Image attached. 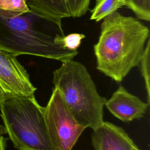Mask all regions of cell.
<instances>
[{
    "label": "cell",
    "instance_id": "6da1fadb",
    "mask_svg": "<svg viewBox=\"0 0 150 150\" xmlns=\"http://www.w3.org/2000/svg\"><path fill=\"white\" fill-rule=\"evenodd\" d=\"M149 29L137 19L117 11L103 19L98 42L94 45L97 69L121 82L139 64Z\"/></svg>",
    "mask_w": 150,
    "mask_h": 150
},
{
    "label": "cell",
    "instance_id": "7a4b0ae2",
    "mask_svg": "<svg viewBox=\"0 0 150 150\" xmlns=\"http://www.w3.org/2000/svg\"><path fill=\"white\" fill-rule=\"evenodd\" d=\"M53 83L76 121L94 129L103 122L107 101L98 93L86 67L73 59L65 60L53 72Z\"/></svg>",
    "mask_w": 150,
    "mask_h": 150
},
{
    "label": "cell",
    "instance_id": "3957f363",
    "mask_svg": "<svg viewBox=\"0 0 150 150\" xmlns=\"http://www.w3.org/2000/svg\"><path fill=\"white\" fill-rule=\"evenodd\" d=\"M6 132L18 150H53L46 125L44 107L35 96L5 93L0 104Z\"/></svg>",
    "mask_w": 150,
    "mask_h": 150
},
{
    "label": "cell",
    "instance_id": "277c9868",
    "mask_svg": "<svg viewBox=\"0 0 150 150\" xmlns=\"http://www.w3.org/2000/svg\"><path fill=\"white\" fill-rule=\"evenodd\" d=\"M44 115L53 150H71L86 128L76 121L56 88L44 107Z\"/></svg>",
    "mask_w": 150,
    "mask_h": 150
},
{
    "label": "cell",
    "instance_id": "5b68a950",
    "mask_svg": "<svg viewBox=\"0 0 150 150\" xmlns=\"http://www.w3.org/2000/svg\"><path fill=\"white\" fill-rule=\"evenodd\" d=\"M0 86L5 93L23 96H35L36 88L31 83L17 56L0 49Z\"/></svg>",
    "mask_w": 150,
    "mask_h": 150
},
{
    "label": "cell",
    "instance_id": "8992f818",
    "mask_svg": "<svg viewBox=\"0 0 150 150\" xmlns=\"http://www.w3.org/2000/svg\"><path fill=\"white\" fill-rule=\"evenodd\" d=\"M149 104L129 93L123 86H120L105 105L116 118L124 122H129L143 117Z\"/></svg>",
    "mask_w": 150,
    "mask_h": 150
},
{
    "label": "cell",
    "instance_id": "52a82bcc",
    "mask_svg": "<svg viewBox=\"0 0 150 150\" xmlns=\"http://www.w3.org/2000/svg\"><path fill=\"white\" fill-rule=\"evenodd\" d=\"M93 130L95 150H140L123 128L110 122L103 121Z\"/></svg>",
    "mask_w": 150,
    "mask_h": 150
},
{
    "label": "cell",
    "instance_id": "ba28073f",
    "mask_svg": "<svg viewBox=\"0 0 150 150\" xmlns=\"http://www.w3.org/2000/svg\"><path fill=\"white\" fill-rule=\"evenodd\" d=\"M122 6H125L124 0H96L91 11L90 19L100 21Z\"/></svg>",
    "mask_w": 150,
    "mask_h": 150
},
{
    "label": "cell",
    "instance_id": "9c48e42d",
    "mask_svg": "<svg viewBox=\"0 0 150 150\" xmlns=\"http://www.w3.org/2000/svg\"><path fill=\"white\" fill-rule=\"evenodd\" d=\"M30 11L25 0H0V16L13 18Z\"/></svg>",
    "mask_w": 150,
    "mask_h": 150
},
{
    "label": "cell",
    "instance_id": "30bf717a",
    "mask_svg": "<svg viewBox=\"0 0 150 150\" xmlns=\"http://www.w3.org/2000/svg\"><path fill=\"white\" fill-rule=\"evenodd\" d=\"M141 75L144 79L147 93L148 103L150 101V39L146 43L143 54L139 62Z\"/></svg>",
    "mask_w": 150,
    "mask_h": 150
},
{
    "label": "cell",
    "instance_id": "8fae6325",
    "mask_svg": "<svg viewBox=\"0 0 150 150\" xmlns=\"http://www.w3.org/2000/svg\"><path fill=\"white\" fill-rule=\"evenodd\" d=\"M125 6L131 9L141 20L150 21V0H124Z\"/></svg>",
    "mask_w": 150,
    "mask_h": 150
},
{
    "label": "cell",
    "instance_id": "7c38bea8",
    "mask_svg": "<svg viewBox=\"0 0 150 150\" xmlns=\"http://www.w3.org/2000/svg\"><path fill=\"white\" fill-rule=\"evenodd\" d=\"M86 37L85 35L79 33H70L66 36H59L55 42L63 48L70 50H77L80 46L81 40Z\"/></svg>",
    "mask_w": 150,
    "mask_h": 150
},
{
    "label": "cell",
    "instance_id": "4fadbf2b",
    "mask_svg": "<svg viewBox=\"0 0 150 150\" xmlns=\"http://www.w3.org/2000/svg\"><path fill=\"white\" fill-rule=\"evenodd\" d=\"M71 17L79 18L86 13L90 0H67Z\"/></svg>",
    "mask_w": 150,
    "mask_h": 150
},
{
    "label": "cell",
    "instance_id": "5bb4252c",
    "mask_svg": "<svg viewBox=\"0 0 150 150\" xmlns=\"http://www.w3.org/2000/svg\"><path fill=\"white\" fill-rule=\"evenodd\" d=\"M0 150H5V139L1 131H0Z\"/></svg>",
    "mask_w": 150,
    "mask_h": 150
},
{
    "label": "cell",
    "instance_id": "9a60e30c",
    "mask_svg": "<svg viewBox=\"0 0 150 150\" xmlns=\"http://www.w3.org/2000/svg\"><path fill=\"white\" fill-rule=\"evenodd\" d=\"M5 94V92L3 91V90L2 89V88L0 86V104H1V101H2V100L4 98V96Z\"/></svg>",
    "mask_w": 150,
    "mask_h": 150
}]
</instances>
